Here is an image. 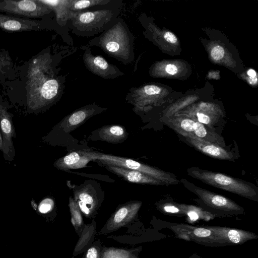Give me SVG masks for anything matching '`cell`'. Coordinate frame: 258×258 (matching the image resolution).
Segmentation results:
<instances>
[{"label":"cell","instance_id":"obj_1","mask_svg":"<svg viewBox=\"0 0 258 258\" xmlns=\"http://www.w3.org/2000/svg\"><path fill=\"white\" fill-rule=\"evenodd\" d=\"M190 176L203 182L244 198L257 201V188L254 185L227 175L191 167L187 169Z\"/></svg>","mask_w":258,"mask_h":258},{"label":"cell","instance_id":"obj_2","mask_svg":"<svg viewBox=\"0 0 258 258\" xmlns=\"http://www.w3.org/2000/svg\"><path fill=\"white\" fill-rule=\"evenodd\" d=\"M97 41V45L105 53L122 62L127 63L133 60L131 34L121 22L108 29Z\"/></svg>","mask_w":258,"mask_h":258},{"label":"cell","instance_id":"obj_3","mask_svg":"<svg viewBox=\"0 0 258 258\" xmlns=\"http://www.w3.org/2000/svg\"><path fill=\"white\" fill-rule=\"evenodd\" d=\"M82 151L90 161L99 165L109 164L139 171L162 181L165 185L177 184L179 182L174 175L132 159L96 152Z\"/></svg>","mask_w":258,"mask_h":258},{"label":"cell","instance_id":"obj_4","mask_svg":"<svg viewBox=\"0 0 258 258\" xmlns=\"http://www.w3.org/2000/svg\"><path fill=\"white\" fill-rule=\"evenodd\" d=\"M60 88L58 80L51 76L40 82L27 84L28 108L37 111L51 104L58 96Z\"/></svg>","mask_w":258,"mask_h":258},{"label":"cell","instance_id":"obj_5","mask_svg":"<svg viewBox=\"0 0 258 258\" xmlns=\"http://www.w3.org/2000/svg\"><path fill=\"white\" fill-rule=\"evenodd\" d=\"M114 13L108 9L70 12L69 20L76 32L97 33L113 20Z\"/></svg>","mask_w":258,"mask_h":258},{"label":"cell","instance_id":"obj_6","mask_svg":"<svg viewBox=\"0 0 258 258\" xmlns=\"http://www.w3.org/2000/svg\"><path fill=\"white\" fill-rule=\"evenodd\" d=\"M181 182L187 189L195 194L207 207L222 214H240L243 212L242 207L229 199L198 187L184 179Z\"/></svg>","mask_w":258,"mask_h":258},{"label":"cell","instance_id":"obj_7","mask_svg":"<svg viewBox=\"0 0 258 258\" xmlns=\"http://www.w3.org/2000/svg\"><path fill=\"white\" fill-rule=\"evenodd\" d=\"M0 11L23 17L39 18L52 11L39 0L11 1L0 2Z\"/></svg>","mask_w":258,"mask_h":258},{"label":"cell","instance_id":"obj_8","mask_svg":"<svg viewBox=\"0 0 258 258\" xmlns=\"http://www.w3.org/2000/svg\"><path fill=\"white\" fill-rule=\"evenodd\" d=\"M69 186L72 189L81 210L86 215H88L98 202L99 195L104 194L99 183L92 180H86L79 185L70 184Z\"/></svg>","mask_w":258,"mask_h":258},{"label":"cell","instance_id":"obj_9","mask_svg":"<svg viewBox=\"0 0 258 258\" xmlns=\"http://www.w3.org/2000/svg\"><path fill=\"white\" fill-rule=\"evenodd\" d=\"M107 108L96 104H90L79 108L65 117L52 130H61L70 133L85 123L92 116L105 111Z\"/></svg>","mask_w":258,"mask_h":258},{"label":"cell","instance_id":"obj_10","mask_svg":"<svg viewBox=\"0 0 258 258\" xmlns=\"http://www.w3.org/2000/svg\"><path fill=\"white\" fill-rule=\"evenodd\" d=\"M13 115L0 104V131L3 140V156L4 159L8 161L14 160L16 151L13 139L16 137V133L13 122Z\"/></svg>","mask_w":258,"mask_h":258},{"label":"cell","instance_id":"obj_11","mask_svg":"<svg viewBox=\"0 0 258 258\" xmlns=\"http://www.w3.org/2000/svg\"><path fill=\"white\" fill-rule=\"evenodd\" d=\"M84 64L92 73L104 79H113L123 75L116 66L109 63L100 55L94 56L86 50L83 56Z\"/></svg>","mask_w":258,"mask_h":258},{"label":"cell","instance_id":"obj_12","mask_svg":"<svg viewBox=\"0 0 258 258\" xmlns=\"http://www.w3.org/2000/svg\"><path fill=\"white\" fill-rule=\"evenodd\" d=\"M205 228L213 231L222 246L241 244L257 237L254 233L243 230L219 226H206Z\"/></svg>","mask_w":258,"mask_h":258},{"label":"cell","instance_id":"obj_13","mask_svg":"<svg viewBox=\"0 0 258 258\" xmlns=\"http://www.w3.org/2000/svg\"><path fill=\"white\" fill-rule=\"evenodd\" d=\"M102 165L110 172L129 182L144 184L164 185L162 181L139 171L109 164Z\"/></svg>","mask_w":258,"mask_h":258},{"label":"cell","instance_id":"obj_14","mask_svg":"<svg viewBox=\"0 0 258 258\" xmlns=\"http://www.w3.org/2000/svg\"><path fill=\"white\" fill-rule=\"evenodd\" d=\"M185 140L201 152L211 157L225 160H234L232 153L214 144L192 137H184Z\"/></svg>","mask_w":258,"mask_h":258},{"label":"cell","instance_id":"obj_15","mask_svg":"<svg viewBox=\"0 0 258 258\" xmlns=\"http://www.w3.org/2000/svg\"><path fill=\"white\" fill-rule=\"evenodd\" d=\"M51 61L50 56L46 54L33 58L27 72V84L36 83L51 76L49 73Z\"/></svg>","mask_w":258,"mask_h":258},{"label":"cell","instance_id":"obj_16","mask_svg":"<svg viewBox=\"0 0 258 258\" xmlns=\"http://www.w3.org/2000/svg\"><path fill=\"white\" fill-rule=\"evenodd\" d=\"M39 24L38 22L31 20L0 14V28L6 32L33 30L39 28Z\"/></svg>","mask_w":258,"mask_h":258},{"label":"cell","instance_id":"obj_17","mask_svg":"<svg viewBox=\"0 0 258 258\" xmlns=\"http://www.w3.org/2000/svg\"><path fill=\"white\" fill-rule=\"evenodd\" d=\"M176 230L178 232H181V234H179L181 236L189 235V240L198 242H205L206 245H221L216 239L213 231L205 227L181 225L177 227Z\"/></svg>","mask_w":258,"mask_h":258},{"label":"cell","instance_id":"obj_18","mask_svg":"<svg viewBox=\"0 0 258 258\" xmlns=\"http://www.w3.org/2000/svg\"><path fill=\"white\" fill-rule=\"evenodd\" d=\"M92 136H96L94 140H100L112 144L121 143L128 137L124 126L120 125H109L95 131Z\"/></svg>","mask_w":258,"mask_h":258},{"label":"cell","instance_id":"obj_19","mask_svg":"<svg viewBox=\"0 0 258 258\" xmlns=\"http://www.w3.org/2000/svg\"><path fill=\"white\" fill-rule=\"evenodd\" d=\"M91 161L82 151L71 152L66 156L57 159L53 166L57 169L67 171L72 169L85 168Z\"/></svg>","mask_w":258,"mask_h":258},{"label":"cell","instance_id":"obj_20","mask_svg":"<svg viewBox=\"0 0 258 258\" xmlns=\"http://www.w3.org/2000/svg\"><path fill=\"white\" fill-rule=\"evenodd\" d=\"M39 1L55 12L58 22H63L69 20L71 12L69 8V0Z\"/></svg>","mask_w":258,"mask_h":258},{"label":"cell","instance_id":"obj_21","mask_svg":"<svg viewBox=\"0 0 258 258\" xmlns=\"http://www.w3.org/2000/svg\"><path fill=\"white\" fill-rule=\"evenodd\" d=\"M110 2V0H69V8L71 12H77L93 6L106 5Z\"/></svg>","mask_w":258,"mask_h":258},{"label":"cell","instance_id":"obj_22","mask_svg":"<svg viewBox=\"0 0 258 258\" xmlns=\"http://www.w3.org/2000/svg\"><path fill=\"white\" fill-rule=\"evenodd\" d=\"M141 90L146 94L154 95L159 94L161 89L157 86L154 85H148L145 86Z\"/></svg>","mask_w":258,"mask_h":258},{"label":"cell","instance_id":"obj_23","mask_svg":"<svg viewBox=\"0 0 258 258\" xmlns=\"http://www.w3.org/2000/svg\"><path fill=\"white\" fill-rule=\"evenodd\" d=\"M224 50L219 45L215 46L211 50V54L213 58L216 60L221 59L224 55Z\"/></svg>","mask_w":258,"mask_h":258},{"label":"cell","instance_id":"obj_24","mask_svg":"<svg viewBox=\"0 0 258 258\" xmlns=\"http://www.w3.org/2000/svg\"><path fill=\"white\" fill-rule=\"evenodd\" d=\"M10 56L4 53H0V75L4 72V68L10 64Z\"/></svg>","mask_w":258,"mask_h":258},{"label":"cell","instance_id":"obj_25","mask_svg":"<svg viewBox=\"0 0 258 258\" xmlns=\"http://www.w3.org/2000/svg\"><path fill=\"white\" fill-rule=\"evenodd\" d=\"M49 199L45 200L42 202L39 207V210L42 213L48 212L51 208V205L49 202Z\"/></svg>","mask_w":258,"mask_h":258},{"label":"cell","instance_id":"obj_26","mask_svg":"<svg viewBox=\"0 0 258 258\" xmlns=\"http://www.w3.org/2000/svg\"><path fill=\"white\" fill-rule=\"evenodd\" d=\"M164 37L167 41L171 43H175L177 40L175 35L171 32H166L164 34Z\"/></svg>","mask_w":258,"mask_h":258},{"label":"cell","instance_id":"obj_27","mask_svg":"<svg viewBox=\"0 0 258 258\" xmlns=\"http://www.w3.org/2000/svg\"><path fill=\"white\" fill-rule=\"evenodd\" d=\"M165 70L169 74L173 75L177 73V68L173 64H168L166 66Z\"/></svg>","mask_w":258,"mask_h":258},{"label":"cell","instance_id":"obj_28","mask_svg":"<svg viewBox=\"0 0 258 258\" xmlns=\"http://www.w3.org/2000/svg\"><path fill=\"white\" fill-rule=\"evenodd\" d=\"M98 253L96 249L94 247L89 248L87 251V258H97Z\"/></svg>","mask_w":258,"mask_h":258},{"label":"cell","instance_id":"obj_29","mask_svg":"<svg viewBox=\"0 0 258 258\" xmlns=\"http://www.w3.org/2000/svg\"><path fill=\"white\" fill-rule=\"evenodd\" d=\"M164 210L166 212L171 213H179V210L175 206H167L164 207Z\"/></svg>","mask_w":258,"mask_h":258},{"label":"cell","instance_id":"obj_30","mask_svg":"<svg viewBox=\"0 0 258 258\" xmlns=\"http://www.w3.org/2000/svg\"><path fill=\"white\" fill-rule=\"evenodd\" d=\"M187 215L188 217H189L190 220L191 221H196L199 218V216L198 214V213L195 211H190L187 213Z\"/></svg>","mask_w":258,"mask_h":258},{"label":"cell","instance_id":"obj_31","mask_svg":"<svg viewBox=\"0 0 258 258\" xmlns=\"http://www.w3.org/2000/svg\"><path fill=\"white\" fill-rule=\"evenodd\" d=\"M247 74L249 77L253 79H254L256 76V73L255 71L252 69H249L247 71Z\"/></svg>","mask_w":258,"mask_h":258},{"label":"cell","instance_id":"obj_32","mask_svg":"<svg viewBox=\"0 0 258 258\" xmlns=\"http://www.w3.org/2000/svg\"><path fill=\"white\" fill-rule=\"evenodd\" d=\"M4 150V146H3V137L1 133V132L0 131V151L2 152H3Z\"/></svg>","mask_w":258,"mask_h":258},{"label":"cell","instance_id":"obj_33","mask_svg":"<svg viewBox=\"0 0 258 258\" xmlns=\"http://www.w3.org/2000/svg\"><path fill=\"white\" fill-rule=\"evenodd\" d=\"M31 205L35 209H36L35 208H36L37 207V205H36V203H35L33 199L32 200L31 202Z\"/></svg>","mask_w":258,"mask_h":258}]
</instances>
